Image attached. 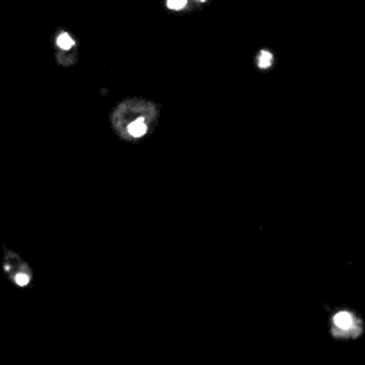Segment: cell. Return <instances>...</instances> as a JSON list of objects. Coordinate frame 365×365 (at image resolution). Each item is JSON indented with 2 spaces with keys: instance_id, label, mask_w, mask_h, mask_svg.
Listing matches in <instances>:
<instances>
[{
  "instance_id": "6da1fadb",
  "label": "cell",
  "mask_w": 365,
  "mask_h": 365,
  "mask_svg": "<svg viewBox=\"0 0 365 365\" xmlns=\"http://www.w3.org/2000/svg\"><path fill=\"white\" fill-rule=\"evenodd\" d=\"M335 324H337V328H341V330H351L353 324H355V321H353V316L348 312H341L335 316Z\"/></svg>"
},
{
  "instance_id": "7a4b0ae2",
  "label": "cell",
  "mask_w": 365,
  "mask_h": 365,
  "mask_svg": "<svg viewBox=\"0 0 365 365\" xmlns=\"http://www.w3.org/2000/svg\"><path fill=\"white\" fill-rule=\"evenodd\" d=\"M145 132H146L145 120H138V121H134V123L128 125V134H130L132 138H141Z\"/></svg>"
},
{
  "instance_id": "3957f363",
  "label": "cell",
  "mask_w": 365,
  "mask_h": 365,
  "mask_svg": "<svg viewBox=\"0 0 365 365\" xmlns=\"http://www.w3.org/2000/svg\"><path fill=\"white\" fill-rule=\"evenodd\" d=\"M57 45H59L63 50H70L71 46H73V39H71L68 34H61L59 39H57Z\"/></svg>"
},
{
  "instance_id": "277c9868",
  "label": "cell",
  "mask_w": 365,
  "mask_h": 365,
  "mask_svg": "<svg viewBox=\"0 0 365 365\" xmlns=\"http://www.w3.org/2000/svg\"><path fill=\"white\" fill-rule=\"evenodd\" d=\"M271 61H273V57H271V53H269V52H262V53H260L259 66H260V68H269Z\"/></svg>"
},
{
  "instance_id": "5b68a950",
  "label": "cell",
  "mask_w": 365,
  "mask_h": 365,
  "mask_svg": "<svg viewBox=\"0 0 365 365\" xmlns=\"http://www.w3.org/2000/svg\"><path fill=\"white\" fill-rule=\"evenodd\" d=\"M185 4H187V0H168V7H171V9L175 11L184 9Z\"/></svg>"
},
{
  "instance_id": "8992f818",
  "label": "cell",
  "mask_w": 365,
  "mask_h": 365,
  "mask_svg": "<svg viewBox=\"0 0 365 365\" xmlns=\"http://www.w3.org/2000/svg\"><path fill=\"white\" fill-rule=\"evenodd\" d=\"M16 284L18 285H27L29 284V277H27V274H18V277H16Z\"/></svg>"
}]
</instances>
